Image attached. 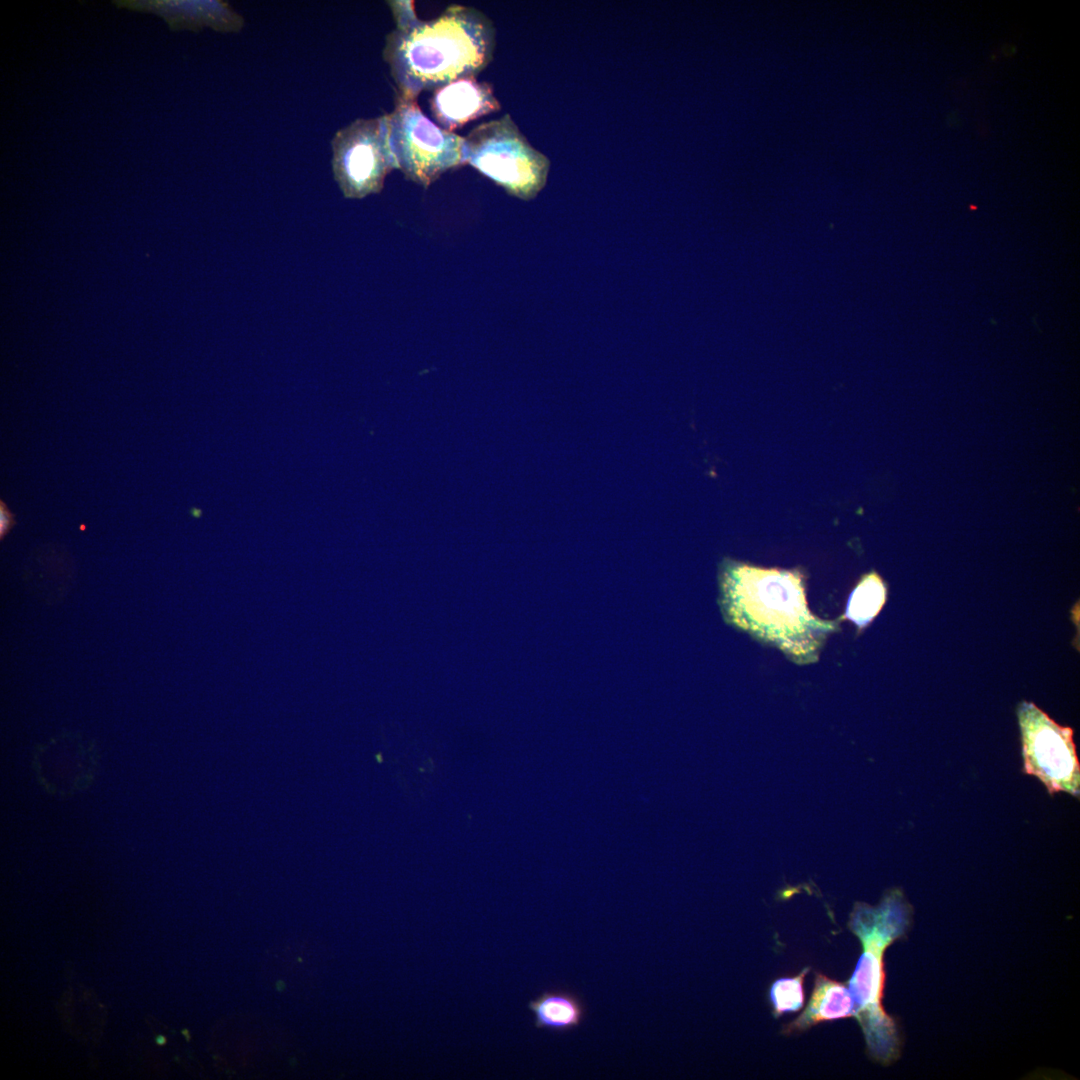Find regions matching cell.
I'll use <instances>...</instances> for the list:
<instances>
[{
  "label": "cell",
  "instance_id": "cell-7",
  "mask_svg": "<svg viewBox=\"0 0 1080 1080\" xmlns=\"http://www.w3.org/2000/svg\"><path fill=\"white\" fill-rule=\"evenodd\" d=\"M1017 716L1024 772L1037 777L1051 795L1078 797L1080 765L1072 728L1059 725L1032 702L1022 701Z\"/></svg>",
  "mask_w": 1080,
  "mask_h": 1080
},
{
  "label": "cell",
  "instance_id": "cell-3",
  "mask_svg": "<svg viewBox=\"0 0 1080 1080\" xmlns=\"http://www.w3.org/2000/svg\"><path fill=\"white\" fill-rule=\"evenodd\" d=\"M719 584L723 614L736 626L785 644L817 626L807 610L800 577L794 573L725 559Z\"/></svg>",
  "mask_w": 1080,
  "mask_h": 1080
},
{
  "label": "cell",
  "instance_id": "cell-10",
  "mask_svg": "<svg viewBox=\"0 0 1080 1080\" xmlns=\"http://www.w3.org/2000/svg\"><path fill=\"white\" fill-rule=\"evenodd\" d=\"M854 1015V1000L846 984L816 972L813 991L806 1008L793 1021L783 1026L782 1034L801 1033L819 1023Z\"/></svg>",
  "mask_w": 1080,
  "mask_h": 1080
},
{
  "label": "cell",
  "instance_id": "cell-1",
  "mask_svg": "<svg viewBox=\"0 0 1080 1080\" xmlns=\"http://www.w3.org/2000/svg\"><path fill=\"white\" fill-rule=\"evenodd\" d=\"M396 27L386 36L383 58L396 94L417 99L454 80L476 77L493 60L496 28L475 7L453 4L420 19L413 1H391Z\"/></svg>",
  "mask_w": 1080,
  "mask_h": 1080
},
{
  "label": "cell",
  "instance_id": "cell-11",
  "mask_svg": "<svg viewBox=\"0 0 1080 1080\" xmlns=\"http://www.w3.org/2000/svg\"><path fill=\"white\" fill-rule=\"evenodd\" d=\"M534 1025L553 1033H565L578 1028L584 1020L586 1007L569 991L553 990L541 993L528 1003Z\"/></svg>",
  "mask_w": 1080,
  "mask_h": 1080
},
{
  "label": "cell",
  "instance_id": "cell-9",
  "mask_svg": "<svg viewBox=\"0 0 1080 1080\" xmlns=\"http://www.w3.org/2000/svg\"><path fill=\"white\" fill-rule=\"evenodd\" d=\"M113 4L120 8L159 15L173 31H196L204 26L217 31H235L242 25V18L221 1L116 0Z\"/></svg>",
  "mask_w": 1080,
  "mask_h": 1080
},
{
  "label": "cell",
  "instance_id": "cell-15",
  "mask_svg": "<svg viewBox=\"0 0 1080 1080\" xmlns=\"http://www.w3.org/2000/svg\"><path fill=\"white\" fill-rule=\"evenodd\" d=\"M155 1040H156V1043L158 1045H165L166 1044V1038L164 1036H162V1035H158Z\"/></svg>",
  "mask_w": 1080,
  "mask_h": 1080
},
{
  "label": "cell",
  "instance_id": "cell-5",
  "mask_svg": "<svg viewBox=\"0 0 1080 1080\" xmlns=\"http://www.w3.org/2000/svg\"><path fill=\"white\" fill-rule=\"evenodd\" d=\"M386 118L396 169L408 180L426 188L464 165V137L433 122L417 99L396 94L394 109Z\"/></svg>",
  "mask_w": 1080,
  "mask_h": 1080
},
{
  "label": "cell",
  "instance_id": "cell-8",
  "mask_svg": "<svg viewBox=\"0 0 1080 1080\" xmlns=\"http://www.w3.org/2000/svg\"><path fill=\"white\" fill-rule=\"evenodd\" d=\"M432 92L429 104L433 118L451 132L501 109L493 86L476 77L454 80Z\"/></svg>",
  "mask_w": 1080,
  "mask_h": 1080
},
{
  "label": "cell",
  "instance_id": "cell-12",
  "mask_svg": "<svg viewBox=\"0 0 1080 1080\" xmlns=\"http://www.w3.org/2000/svg\"><path fill=\"white\" fill-rule=\"evenodd\" d=\"M886 598V588L878 574L865 575L853 590L846 616L859 627L866 626L881 610Z\"/></svg>",
  "mask_w": 1080,
  "mask_h": 1080
},
{
  "label": "cell",
  "instance_id": "cell-14",
  "mask_svg": "<svg viewBox=\"0 0 1080 1080\" xmlns=\"http://www.w3.org/2000/svg\"><path fill=\"white\" fill-rule=\"evenodd\" d=\"M15 524L14 514L0 501V538L3 539Z\"/></svg>",
  "mask_w": 1080,
  "mask_h": 1080
},
{
  "label": "cell",
  "instance_id": "cell-13",
  "mask_svg": "<svg viewBox=\"0 0 1080 1080\" xmlns=\"http://www.w3.org/2000/svg\"><path fill=\"white\" fill-rule=\"evenodd\" d=\"M810 967H805L798 975L776 979L769 989L772 1013L780 1017L785 1013L797 1012L804 1005V979Z\"/></svg>",
  "mask_w": 1080,
  "mask_h": 1080
},
{
  "label": "cell",
  "instance_id": "cell-6",
  "mask_svg": "<svg viewBox=\"0 0 1080 1080\" xmlns=\"http://www.w3.org/2000/svg\"><path fill=\"white\" fill-rule=\"evenodd\" d=\"M331 145L333 176L345 198L379 193L396 169L386 114L354 120L335 133Z\"/></svg>",
  "mask_w": 1080,
  "mask_h": 1080
},
{
  "label": "cell",
  "instance_id": "cell-4",
  "mask_svg": "<svg viewBox=\"0 0 1080 1080\" xmlns=\"http://www.w3.org/2000/svg\"><path fill=\"white\" fill-rule=\"evenodd\" d=\"M464 165L521 200L534 199L544 188L548 157L533 147L509 114L475 126L464 136Z\"/></svg>",
  "mask_w": 1080,
  "mask_h": 1080
},
{
  "label": "cell",
  "instance_id": "cell-2",
  "mask_svg": "<svg viewBox=\"0 0 1080 1080\" xmlns=\"http://www.w3.org/2000/svg\"><path fill=\"white\" fill-rule=\"evenodd\" d=\"M913 909L900 889L885 893L878 905L856 902L848 927L859 939L862 952L849 979L855 1015L871 1060L889 1066L900 1058L903 1038L897 1022L883 1007L884 953L905 937Z\"/></svg>",
  "mask_w": 1080,
  "mask_h": 1080
}]
</instances>
